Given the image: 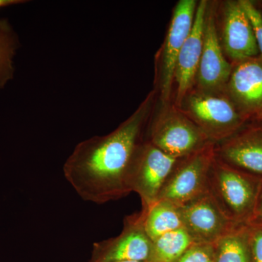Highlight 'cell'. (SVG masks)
<instances>
[{
  "instance_id": "cell-2",
  "label": "cell",
  "mask_w": 262,
  "mask_h": 262,
  "mask_svg": "<svg viewBox=\"0 0 262 262\" xmlns=\"http://www.w3.org/2000/svg\"><path fill=\"white\" fill-rule=\"evenodd\" d=\"M262 179L232 168L214 158L208 193L221 211L237 225L253 222Z\"/></svg>"
},
{
  "instance_id": "cell-18",
  "label": "cell",
  "mask_w": 262,
  "mask_h": 262,
  "mask_svg": "<svg viewBox=\"0 0 262 262\" xmlns=\"http://www.w3.org/2000/svg\"><path fill=\"white\" fill-rule=\"evenodd\" d=\"M20 46L18 34L9 20L0 18V90L14 77L13 59Z\"/></svg>"
},
{
  "instance_id": "cell-25",
  "label": "cell",
  "mask_w": 262,
  "mask_h": 262,
  "mask_svg": "<svg viewBox=\"0 0 262 262\" xmlns=\"http://www.w3.org/2000/svg\"><path fill=\"white\" fill-rule=\"evenodd\" d=\"M259 120H262V117H261V119H259Z\"/></svg>"
},
{
  "instance_id": "cell-8",
  "label": "cell",
  "mask_w": 262,
  "mask_h": 262,
  "mask_svg": "<svg viewBox=\"0 0 262 262\" xmlns=\"http://www.w3.org/2000/svg\"><path fill=\"white\" fill-rule=\"evenodd\" d=\"M216 21L221 46L232 64L260 56L252 24L239 0L218 2Z\"/></svg>"
},
{
  "instance_id": "cell-6",
  "label": "cell",
  "mask_w": 262,
  "mask_h": 262,
  "mask_svg": "<svg viewBox=\"0 0 262 262\" xmlns=\"http://www.w3.org/2000/svg\"><path fill=\"white\" fill-rule=\"evenodd\" d=\"M214 145L209 144L194 154L177 160L164 183L158 200L182 206L207 194L208 177L215 158Z\"/></svg>"
},
{
  "instance_id": "cell-5",
  "label": "cell",
  "mask_w": 262,
  "mask_h": 262,
  "mask_svg": "<svg viewBox=\"0 0 262 262\" xmlns=\"http://www.w3.org/2000/svg\"><path fill=\"white\" fill-rule=\"evenodd\" d=\"M196 0H179L174 7L165 40L155 56L154 89L160 105L173 102L177 58L194 24Z\"/></svg>"
},
{
  "instance_id": "cell-3",
  "label": "cell",
  "mask_w": 262,
  "mask_h": 262,
  "mask_svg": "<svg viewBox=\"0 0 262 262\" xmlns=\"http://www.w3.org/2000/svg\"><path fill=\"white\" fill-rule=\"evenodd\" d=\"M145 136V140L176 159L214 144L173 102L160 104L158 111L154 110Z\"/></svg>"
},
{
  "instance_id": "cell-22",
  "label": "cell",
  "mask_w": 262,
  "mask_h": 262,
  "mask_svg": "<svg viewBox=\"0 0 262 262\" xmlns=\"http://www.w3.org/2000/svg\"><path fill=\"white\" fill-rule=\"evenodd\" d=\"M253 222L262 224V183L259 194H258L257 203H256V211H255L254 220ZM252 223V222H251Z\"/></svg>"
},
{
  "instance_id": "cell-7",
  "label": "cell",
  "mask_w": 262,
  "mask_h": 262,
  "mask_svg": "<svg viewBox=\"0 0 262 262\" xmlns=\"http://www.w3.org/2000/svg\"><path fill=\"white\" fill-rule=\"evenodd\" d=\"M177 160L146 140L138 147L127 170L126 184L130 192L140 196L142 208L146 209L158 201Z\"/></svg>"
},
{
  "instance_id": "cell-1",
  "label": "cell",
  "mask_w": 262,
  "mask_h": 262,
  "mask_svg": "<svg viewBox=\"0 0 262 262\" xmlns=\"http://www.w3.org/2000/svg\"><path fill=\"white\" fill-rule=\"evenodd\" d=\"M157 98L155 90L150 91L113 132L93 136L75 146L63 165V174L84 201L103 204L130 194L127 170L136 150L145 140Z\"/></svg>"
},
{
  "instance_id": "cell-12",
  "label": "cell",
  "mask_w": 262,
  "mask_h": 262,
  "mask_svg": "<svg viewBox=\"0 0 262 262\" xmlns=\"http://www.w3.org/2000/svg\"><path fill=\"white\" fill-rule=\"evenodd\" d=\"M179 208L183 227L194 244H214L239 225L226 216L208 192Z\"/></svg>"
},
{
  "instance_id": "cell-13",
  "label": "cell",
  "mask_w": 262,
  "mask_h": 262,
  "mask_svg": "<svg viewBox=\"0 0 262 262\" xmlns=\"http://www.w3.org/2000/svg\"><path fill=\"white\" fill-rule=\"evenodd\" d=\"M225 91L248 120L262 117V56L232 63Z\"/></svg>"
},
{
  "instance_id": "cell-20",
  "label": "cell",
  "mask_w": 262,
  "mask_h": 262,
  "mask_svg": "<svg viewBox=\"0 0 262 262\" xmlns=\"http://www.w3.org/2000/svg\"><path fill=\"white\" fill-rule=\"evenodd\" d=\"M241 5L252 24L260 55L262 56V9L256 2L239 0Z\"/></svg>"
},
{
  "instance_id": "cell-4",
  "label": "cell",
  "mask_w": 262,
  "mask_h": 262,
  "mask_svg": "<svg viewBox=\"0 0 262 262\" xmlns=\"http://www.w3.org/2000/svg\"><path fill=\"white\" fill-rule=\"evenodd\" d=\"M177 107L214 144L233 135L248 122L225 91L206 92L192 88Z\"/></svg>"
},
{
  "instance_id": "cell-10",
  "label": "cell",
  "mask_w": 262,
  "mask_h": 262,
  "mask_svg": "<svg viewBox=\"0 0 262 262\" xmlns=\"http://www.w3.org/2000/svg\"><path fill=\"white\" fill-rule=\"evenodd\" d=\"M218 1L207 3L203 29V50L196 73V89L206 92L225 91L232 64L226 58L217 30Z\"/></svg>"
},
{
  "instance_id": "cell-19",
  "label": "cell",
  "mask_w": 262,
  "mask_h": 262,
  "mask_svg": "<svg viewBox=\"0 0 262 262\" xmlns=\"http://www.w3.org/2000/svg\"><path fill=\"white\" fill-rule=\"evenodd\" d=\"M176 262H214V246L193 244Z\"/></svg>"
},
{
  "instance_id": "cell-23",
  "label": "cell",
  "mask_w": 262,
  "mask_h": 262,
  "mask_svg": "<svg viewBox=\"0 0 262 262\" xmlns=\"http://www.w3.org/2000/svg\"><path fill=\"white\" fill-rule=\"evenodd\" d=\"M27 3H28V1H26V0H0V8Z\"/></svg>"
},
{
  "instance_id": "cell-9",
  "label": "cell",
  "mask_w": 262,
  "mask_h": 262,
  "mask_svg": "<svg viewBox=\"0 0 262 262\" xmlns=\"http://www.w3.org/2000/svg\"><path fill=\"white\" fill-rule=\"evenodd\" d=\"M145 210L127 215L117 237L95 243L90 262L149 261L153 241L145 229Z\"/></svg>"
},
{
  "instance_id": "cell-21",
  "label": "cell",
  "mask_w": 262,
  "mask_h": 262,
  "mask_svg": "<svg viewBox=\"0 0 262 262\" xmlns=\"http://www.w3.org/2000/svg\"><path fill=\"white\" fill-rule=\"evenodd\" d=\"M248 236L252 262H262V224H248Z\"/></svg>"
},
{
  "instance_id": "cell-15",
  "label": "cell",
  "mask_w": 262,
  "mask_h": 262,
  "mask_svg": "<svg viewBox=\"0 0 262 262\" xmlns=\"http://www.w3.org/2000/svg\"><path fill=\"white\" fill-rule=\"evenodd\" d=\"M144 209V208H142ZM145 210V229L151 241L183 227L179 206L165 200H158Z\"/></svg>"
},
{
  "instance_id": "cell-17",
  "label": "cell",
  "mask_w": 262,
  "mask_h": 262,
  "mask_svg": "<svg viewBox=\"0 0 262 262\" xmlns=\"http://www.w3.org/2000/svg\"><path fill=\"white\" fill-rule=\"evenodd\" d=\"M193 244L184 227L163 234L153 241L149 262H176Z\"/></svg>"
},
{
  "instance_id": "cell-24",
  "label": "cell",
  "mask_w": 262,
  "mask_h": 262,
  "mask_svg": "<svg viewBox=\"0 0 262 262\" xmlns=\"http://www.w3.org/2000/svg\"><path fill=\"white\" fill-rule=\"evenodd\" d=\"M115 262H149V261H120Z\"/></svg>"
},
{
  "instance_id": "cell-16",
  "label": "cell",
  "mask_w": 262,
  "mask_h": 262,
  "mask_svg": "<svg viewBox=\"0 0 262 262\" xmlns=\"http://www.w3.org/2000/svg\"><path fill=\"white\" fill-rule=\"evenodd\" d=\"M213 246L214 262H252L248 225H237Z\"/></svg>"
},
{
  "instance_id": "cell-14",
  "label": "cell",
  "mask_w": 262,
  "mask_h": 262,
  "mask_svg": "<svg viewBox=\"0 0 262 262\" xmlns=\"http://www.w3.org/2000/svg\"><path fill=\"white\" fill-rule=\"evenodd\" d=\"M208 0L196 6L194 24L177 58L173 78V103L178 106L186 94L195 85L203 50V29Z\"/></svg>"
},
{
  "instance_id": "cell-11",
  "label": "cell",
  "mask_w": 262,
  "mask_h": 262,
  "mask_svg": "<svg viewBox=\"0 0 262 262\" xmlns=\"http://www.w3.org/2000/svg\"><path fill=\"white\" fill-rule=\"evenodd\" d=\"M214 154L226 165L262 179V120L246 122L233 135L215 144Z\"/></svg>"
}]
</instances>
